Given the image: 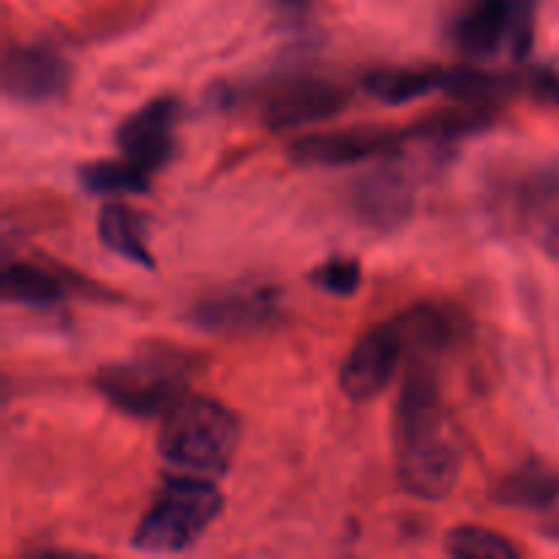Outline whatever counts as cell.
I'll return each instance as SVG.
<instances>
[{"label": "cell", "mask_w": 559, "mask_h": 559, "mask_svg": "<svg viewBox=\"0 0 559 559\" xmlns=\"http://www.w3.org/2000/svg\"><path fill=\"white\" fill-rule=\"evenodd\" d=\"M437 360H409L393 413L396 478L415 500H445L462 475V448L442 407Z\"/></svg>", "instance_id": "obj_1"}, {"label": "cell", "mask_w": 559, "mask_h": 559, "mask_svg": "<svg viewBox=\"0 0 559 559\" xmlns=\"http://www.w3.org/2000/svg\"><path fill=\"white\" fill-rule=\"evenodd\" d=\"M197 355L173 344H145L131 358L107 364L93 377V388L131 418H162L189 393Z\"/></svg>", "instance_id": "obj_2"}, {"label": "cell", "mask_w": 559, "mask_h": 559, "mask_svg": "<svg viewBox=\"0 0 559 559\" xmlns=\"http://www.w3.org/2000/svg\"><path fill=\"white\" fill-rule=\"evenodd\" d=\"M240 442V424L229 407L211 396H189L162 415L158 456L194 475L227 473Z\"/></svg>", "instance_id": "obj_3"}, {"label": "cell", "mask_w": 559, "mask_h": 559, "mask_svg": "<svg viewBox=\"0 0 559 559\" xmlns=\"http://www.w3.org/2000/svg\"><path fill=\"white\" fill-rule=\"evenodd\" d=\"M224 511V497L202 475H169L153 506L142 513L131 546L142 555H178L194 546Z\"/></svg>", "instance_id": "obj_4"}, {"label": "cell", "mask_w": 559, "mask_h": 559, "mask_svg": "<svg viewBox=\"0 0 559 559\" xmlns=\"http://www.w3.org/2000/svg\"><path fill=\"white\" fill-rule=\"evenodd\" d=\"M538 0H473L451 27L453 44L473 60L530 58L535 44Z\"/></svg>", "instance_id": "obj_5"}, {"label": "cell", "mask_w": 559, "mask_h": 559, "mask_svg": "<svg viewBox=\"0 0 559 559\" xmlns=\"http://www.w3.org/2000/svg\"><path fill=\"white\" fill-rule=\"evenodd\" d=\"M402 358H407V338L399 317H391L358 338L338 371V388L349 402H371L391 385Z\"/></svg>", "instance_id": "obj_6"}, {"label": "cell", "mask_w": 559, "mask_h": 559, "mask_svg": "<svg viewBox=\"0 0 559 559\" xmlns=\"http://www.w3.org/2000/svg\"><path fill=\"white\" fill-rule=\"evenodd\" d=\"M407 142V129L353 126V129L300 136L289 145V158L300 167H344V164H360L377 156H393Z\"/></svg>", "instance_id": "obj_7"}, {"label": "cell", "mask_w": 559, "mask_h": 559, "mask_svg": "<svg viewBox=\"0 0 559 559\" xmlns=\"http://www.w3.org/2000/svg\"><path fill=\"white\" fill-rule=\"evenodd\" d=\"M415 194H418V183L399 151L393 162H385L355 180L349 191V205L366 227L396 229L413 216Z\"/></svg>", "instance_id": "obj_8"}, {"label": "cell", "mask_w": 559, "mask_h": 559, "mask_svg": "<svg viewBox=\"0 0 559 559\" xmlns=\"http://www.w3.org/2000/svg\"><path fill=\"white\" fill-rule=\"evenodd\" d=\"M349 91L322 76H298L273 87L260 104V120L271 131L298 129L317 120L336 118L347 109Z\"/></svg>", "instance_id": "obj_9"}, {"label": "cell", "mask_w": 559, "mask_h": 559, "mask_svg": "<svg viewBox=\"0 0 559 559\" xmlns=\"http://www.w3.org/2000/svg\"><path fill=\"white\" fill-rule=\"evenodd\" d=\"M3 93L14 102H55L69 91L71 66L47 44H16L3 52Z\"/></svg>", "instance_id": "obj_10"}, {"label": "cell", "mask_w": 559, "mask_h": 559, "mask_svg": "<svg viewBox=\"0 0 559 559\" xmlns=\"http://www.w3.org/2000/svg\"><path fill=\"white\" fill-rule=\"evenodd\" d=\"M180 123V102L173 96H158L142 104L136 112H131L115 131L120 153L147 173L162 169L175 156V142H178Z\"/></svg>", "instance_id": "obj_11"}, {"label": "cell", "mask_w": 559, "mask_h": 559, "mask_svg": "<svg viewBox=\"0 0 559 559\" xmlns=\"http://www.w3.org/2000/svg\"><path fill=\"white\" fill-rule=\"evenodd\" d=\"M513 218L544 254L559 262V158L527 169L513 186Z\"/></svg>", "instance_id": "obj_12"}, {"label": "cell", "mask_w": 559, "mask_h": 559, "mask_svg": "<svg viewBox=\"0 0 559 559\" xmlns=\"http://www.w3.org/2000/svg\"><path fill=\"white\" fill-rule=\"evenodd\" d=\"M282 293L267 284L235 287L211 295L191 309L189 320L207 333H249L260 331L278 317Z\"/></svg>", "instance_id": "obj_13"}, {"label": "cell", "mask_w": 559, "mask_h": 559, "mask_svg": "<svg viewBox=\"0 0 559 559\" xmlns=\"http://www.w3.org/2000/svg\"><path fill=\"white\" fill-rule=\"evenodd\" d=\"M442 82H445V69L437 66H385L360 76V87L382 104L415 102L442 91Z\"/></svg>", "instance_id": "obj_14"}, {"label": "cell", "mask_w": 559, "mask_h": 559, "mask_svg": "<svg viewBox=\"0 0 559 559\" xmlns=\"http://www.w3.org/2000/svg\"><path fill=\"white\" fill-rule=\"evenodd\" d=\"M495 500L524 511H549L559 502V475L538 462H527L497 484Z\"/></svg>", "instance_id": "obj_15"}, {"label": "cell", "mask_w": 559, "mask_h": 559, "mask_svg": "<svg viewBox=\"0 0 559 559\" xmlns=\"http://www.w3.org/2000/svg\"><path fill=\"white\" fill-rule=\"evenodd\" d=\"M96 229L104 249L123 257V260L134 262V265L145 267V271H153V267H156V260H153L145 240H142L140 218H136L126 205H120V202L104 205L102 213H98Z\"/></svg>", "instance_id": "obj_16"}, {"label": "cell", "mask_w": 559, "mask_h": 559, "mask_svg": "<svg viewBox=\"0 0 559 559\" xmlns=\"http://www.w3.org/2000/svg\"><path fill=\"white\" fill-rule=\"evenodd\" d=\"M3 298L22 306H55L66 298V284L36 262H9L3 267Z\"/></svg>", "instance_id": "obj_17"}, {"label": "cell", "mask_w": 559, "mask_h": 559, "mask_svg": "<svg viewBox=\"0 0 559 559\" xmlns=\"http://www.w3.org/2000/svg\"><path fill=\"white\" fill-rule=\"evenodd\" d=\"M151 175L131 158L118 162H91L82 164L76 178L80 186L91 194H147L151 189Z\"/></svg>", "instance_id": "obj_18"}, {"label": "cell", "mask_w": 559, "mask_h": 559, "mask_svg": "<svg viewBox=\"0 0 559 559\" xmlns=\"http://www.w3.org/2000/svg\"><path fill=\"white\" fill-rule=\"evenodd\" d=\"M445 551L456 559H516L519 549L495 530L462 524L445 535Z\"/></svg>", "instance_id": "obj_19"}, {"label": "cell", "mask_w": 559, "mask_h": 559, "mask_svg": "<svg viewBox=\"0 0 559 559\" xmlns=\"http://www.w3.org/2000/svg\"><path fill=\"white\" fill-rule=\"evenodd\" d=\"M360 262L353 257H333V260L322 262L314 273H311V282L328 295H338V298H349V295L358 293L360 287Z\"/></svg>", "instance_id": "obj_20"}, {"label": "cell", "mask_w": 559, "mask_h": 559, "mask_svg": "<svg viewBox=\"0 0 559 559\" xmlns=\"http://www.w3.org/2000/svg\"><path fill=\"white\" fill-rule=\"evenodd\" d=\"M524 91L530 96H535L538 102L546 104H559V71L546 69V66H538V69L524 71Z\"/></svg>", "instance_id": "obj_21"}, {"label": "cell", "mask_w": 559, "mask_h": 559, "mask_svg": "<svg viewBox=\"0 0 559 559\" xmlns=\"http://www.w3.org/2000/svg\"><path fill=\"white\" fill-rule=\"evenodd\" d=\"M276 3L284 14H300V11L309 9L311 0H276Z\"/></svg>", "instance_id": "obj_22"}]
</instances>
